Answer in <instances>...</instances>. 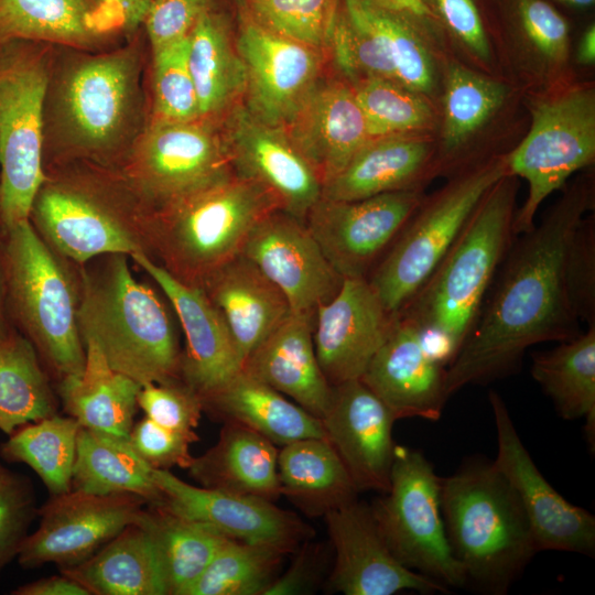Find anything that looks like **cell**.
<instances>
[{
	"label": "cell",
	"mask_w": 595,
	"mask_h": 595,
	"mask_svg": "<svg viewBox=\"0 0 595 595\" xmlns=\"http://www.w3.org/2000/svg\"><path fill=\"white\" fill-rule=\"evenodd\" d=\"M593 206V180L578 177L538 226L512 242L472 332L446 367L448 398L467 385L513 374L533 345L581 333L564 269L571 238Z\"/></svg>",
	"instance_id": "cell-1"
},
{
	"label": "cell",
	"mask_w": 595,
	"mask_h": 595,
	"mask_svg": "<svg viewBox=\"0 0 595 595\" xmlns=\"http://www.w3.org/2000/svg\"><path fill=\"white\" fill-rule=\"evenodd\" d=\"M141 62L137 47L74 55L51 72L44 104V147L56 165L119 170L140 137Z\"/></svg>",
	"instance_id": "cell-2"
},
{
	"label": "cell",
	"mask_w": 595,
	"mask_h": 595,
	"mask_svg": "<svg viewBox=\"0 0 595 595\" xmlns=\"http://www.w3.org/2000/svg\"><path fill=\"white\" fill-rule=\"evenodd\" d=\"M518 183L505 175L483 197L434 271L397 314L424 334L445 367L472 332L513 242Z\"/></svg>",
	"instance_id": "cell-3"
},
{
	"label": "cell",
	"mask_w": 595,
	"mask_h": 595,
	"mask_svg": "<svg viewBox=\"0 0 595 595\" xmlns=\"http://www.w3.org/2000/svg\"><path fill=\"white\" fill-rule=\"evenodd\" d=\"M127 255L78 266V327L109 366L141 387L181 379L182 349L161 296L132 274Z\"/></svg>",
	"instance_id": "cell-4"
},
{
	"label": "cell",
	"mask_w": 595,
	"mask_h": 595,
	"mask_svg": "<svg viewBox=\"0 0 595 595\" xmlns=\"http://www.w3.org/2000/svg\"><path fill=\"white\" fill-rule=\"evenodd\" d=\"M46 172L29 216L41 238L76 266L110 253L150 256L151 210L118 170Z\"/></svg>",
	"instance_id": "cell-5"
},
{
	"label": "cell",
	"mask_w": 595,
	"mask_h": 595,
	"mask_svg": "<svg viewBox=\"0 0 595 595\" xmlns=\"http://www.w3.org/2000/svg\"><path fill=\"white\" fill-rule=\"evenodd\" d=\"M441 510L467 583L485 592L505 594L538 552L519 498L494 462L441 478Z\"/></svg>",
	"instance_id": "cell-6"
},
{
	"label": "cell",
	"mask_w": 595,
	"mask_h": 595,
	"mask_svg": "<svg viewBox=\"0 0 595 595\" xmlns=\"http://www.w3.org/2000/svg\"><path fill=\"white\" fill-rule=\"evenodd\" d=\"M279 209L280 203L266 187L232 172L151 212L150 257L176 280L201 288L241 253L257 223Z\"/></svg>",
	"instance_id": "cell-7"
},
{
	"label": "cell",
	"mask_w": 595,
	"mask_h": 595,
	"mask_svg": "<svg viewBox=\"0 0 595 595\" xmlns=\"http://www.w3.org/2000/svg\"><path fill=\"white\" fill-rule=\"evenodd\" d=\"M54 251L30 220L3 234L6 303L20 332L61 380L82 372L86 349L78 327V269Z\"/></svg>",
	"instance_id": "cell-8"
},
{
	"label": "cell",
	"mask_w": 595,
	"mask_h": 595,
	"mask_svg": "<svg viewBox=\"0 0 595 595\" xmlns=\"http://www.w3.org/2000/svg\"><path fill=\"white\" fill-rule=\"evenodd\" d=\"M51 75L44 43H0V228L29 220L46 177L44 104Z\"/></svg>",
	"instance_id": "cell-9"
},
{
	"label": "cell",
	"mask_w": 595,
	"mask_h": 595,
	"mask_svg": "<svg viewBox=\"0 0 595 595\" xmlns=\"http://www.w3.org/2000/svg\"><path fill=\"white\" fill-rule=\"evenodd\" d=\"M505 158L458 174L423 199L367 277L385 309L396 316L419 291L454 244L486 193L507 175Z\"/></svg>",
	"instance_id": "cell-10"
},
{
	"label": "cell",
	"mask_w": 595,
	"mask_h": 595,
	"mask_svg": "<svg viewBox=\"0 0 595 595\" xmlns=\"http://www.w3.org/2000/svg\"><path fill=\"white\" fill-rule=\"evenodd\" d=\"M370 506L391 553L405 567L447 587L467 583L441 510V478L416 450L396 445L389 488Z\"/></svg>",
	"instance_id": "cell-11"
},
{
	"label": "cell",
	"mask_w": 595,
	"mask_h": 595,
	"mask_svg": "<svg viewBox=\"0 0 595 595\" xmlns=\"http://www.w3.org/2000/svg\"><path fill=\"white\" fill-rule=\"evenodd\" d=\"M531 113L528 134L504 156L508 175L522 177L529 186L513 217L516 236L531 230L543 201L595 158V94L591 87L553 93L536 101Z\"/></svg>",
	"instance_id": "cell-12"
},
{
	"label": "cell",
	"mask_w": 595,
	"mask_h": 595,
	"mask_svg": "<svg viewBox=\"0 0 595 595\" xmlns=\"http://www.w3.org/2000/svg\"><path fill=\"white\" fill-rule=\"evenodd\" d=\"M118 171L151 212L234 172L221 133L202 119L154 120Z\"/></svg>",
	"instance_id": "cell-13"
},
{
	"label": "cell",
	"mask_w": 595,
	"mask_h": 595,
	"mask_svg": "<svg viewBox=\"0 0 595 595\" xmlns=\"http://www.w3.org/2000/svg\"><path fill=\"white\" fill-rule=\"evenodd\" d=\"M424 199L420 187L342 202L321 196L305 225L343 278H365Z\"/></svg>",
	"instance_id": "cell-14"
},
{
	"label": "cell",
	"mask_w": 595,
	"mask_h": 595,
	"mask_svg": "<svg viewBox=\"0 0 595 595\" xmlns=\"http://www.w3.org/2000/svg\"><path fill=\"white\" fill-rule=\"evenodd\" d=\"M147 502L136 495L78 490L51 498L37 510L40 522L22 542L17 561L24 569L75 566L136 522Z\"/></svg>",
	"instance_id": "cell-15"
},
{
	"label": "cell",
	"mask_w": 595,
	"mask_h": 595,
	"mask_svg": "<svg viewBox=\"0 0 595 595\" xmlns=\"http://www.w3.org/2000/svg\"><path fill=\"white\" fill-rule=\"evenodd\" d=\"M488 399L498 443L494 464L517 494L538 552L553 550L593 556L594 516L567 501L549 484L521 442L504 399L494 390Z\"/></svg>",
	"instance_id": "cell-16"
},
{
	"label": "cell",
	"mask_w": 595,
	"mask_h": 595,
	"mask_svg": "<svg viewBox=\"0 0 595 595\" xmlns=\"http://www.w3.org/2000/svg\"><path fill=\"white\" fill-rule=\"evenodd\" d=\"M221 133L234 172L266 187L281 210L305 220L322 196V182L286 130L256 117L245 104L225 117Z\"/></svg>",
	"instance_id": "cell-17"
},
{
	"label": "cell",
	"mask_w": 595,
	"mask_h": 595,
	"mask_svg": "<svg viewBox=\"0 0 595 595\" xmlns=\"http://www.w3.org/2000/svg\"><path fill=\"white\" fill-rule=\"evenodd\" d=\"M237 50L247 75L245 106L262 121L286 128L318 82L320 50L242 18Z\"/></svg>",
	"instance_id": "cell-18"
},
{
	"label": "cell",
	"mask_w": 595,
	"mask_h": 595,
	"mask_svg": "<svg viewBox=\"0 0 595 595\" xmlns=\"http://www.w3.org/2000/svg\"><path fill=\"white\" fill-rule=\"evenodd\" d=\"M334 551L327 586L345 595L445 592L443 584L402 565L387 547L370 506L351 500L324 515Z\"/></svg>",
	"instance_id": "cell-19"
},
{
	"label": "cell",
	"mask_w": 595,
	"mask_h": 595,
	"mask_svg": "<svg viewBox=\"0 0 595 595\" xmlns=\"http://www.w3.org/2000/svg\"><path fill=\"white\" fill-rule=\"evenodd\" d=\"M241 253L283 292L292 313L312 318L344 281L305 223L280 209L257 223Z\"/></svg>",
	"instance_id": "cell-20"
},
{
	"label": "cell",
	"mask_w": 595,
	"mask_h": 595,
	"mask_svg": "<svg viewBox=\"0 0 595 595\" xmlns=\"http://www.w3.org/2000/svg\"><path fill=\"white\" fill-rule=\"evenodd\" d=\"M153 479L162 495L156 506L203 523L229 539L275 543L296 550L314 536L307 523L279 508L274 501L194 486L167 469L153 468Z\"/></svg>",
	"instance_id": "cell-21"
},
{
	"label": "cell",
	"mask_w": 595,
	"mask_h": 595,
	"mask_svg": "<svg viewBox=\"0 0 595 595\" xmlns=\"http://www.w3.org/2000/svg\"><path fill=\"white\" fill-rule=\"evenodd\" d=\"M365 278H344L337 294L317 307L312 337L318 364L332 386L360 379L393 324Z\"/></svg>",
	"instance_id": "cell-22"
},
{
	"label": "cell",
	"mask_w": 595,
	"mask_h": 595,
	"mask_svg": "<svg viewBox=\"0 0 595 595\" xmlns=\"http://www.w3.org/2000/svg\"><path fill=\"white\" fill-rule=\"evenodd\" d=\"M130 258L158 284L174 310L185 337L181 379L205 400L244 367L224 318L202 288L176 280L145 253Z\"/></svg>",
	"instance_id": "cell-23"
},
{
	"label": "cell",
	"mask_w": 595,
	"mask_h": 595,
	"mask_svg": "<svg viewBox=\"0 0 595 595\" xmlns=\"http://www.w3.org/2000/svg\"><path fill=\"white\" fill-rule=\"evenodd\" d=\"M394 421L390 409L361 379L333 386L321 418L323 433L358 491L388 490L397 445L392 439Z\"/></svg>",
	"instance_id": "cell-24"
},
{
	"label": "cell",
	"mask_w": 595,
	"mask_h": 595,
	"mask_svg": "<svg viewBox=\"0 0 595 595\" xmlns=\"http://www.w3.org/2000/svg\"><path fill=\"white\" fill-rule=\"evenodd\" d=\"M360 379L396 420L436 421L448 399L446 367L429 350L422 331L399 315Z\"/></svg>",
	"instance_id": "cell-25"
},
{
	"label": "cell",
	"mask_w": 595,
	"mask_h": 595,
	"mask_svg": "<svg viewBox=\"0 0 595 595\" xmlns=\"http://www.w3.org/2000/svg\"><path fill=\"white\" fill-rule=\"evenodd\" d=\"M324 186L371 140L353 86L317 82L285 128Z\"/></svg>",
	"instance_id": "cell-26"
},
{
	"label": "cell",
	"mask_w": 595,
	"mask_h": 595,
	"mask_svg": "<svg viewBox=\"0 0 595 595\" xmlns=\"http://www.w3.org/2000/svg\"><path fill=\"white\" fill-rule=\"evenodd\" d=\"M201 288L224 318L244 364L291 313L283 292L242 253Z\"/></svg>",
	"instance_id": "cell-27"
},
{
	"label": "cell",
	"mask_w": 595,
	"mask_h": 595,
	"mask_svg": "<svg viewBox=\"0 0 595 595\" xmlns=\"http://www.w3.org/2000/svg\"><path fill=\"white\" fill-rule=\"evenodd\" d=\"M313 320L291 312L249 355L242 370L321 419L328 408L333 386L316 357Z\"/></svg>",
	"instance_id": "cell-28"
},
{
	"label": "cell",
	"mask_w": 595,
	"mask_h": 595,
	"mask_svg": "<svg viewBox=\"0 0 595 595\" xmlns=\"http://www.w3.org/2000/svg\"><path fill=\"white\" fill-rule=\"evenodd\" d=\"M349 24L361 37L372 77L400 84L415 93L434 85L431 57L405 14L379 0H340Z\"/></svg>",
	"instance_id": "cell-29"
},
{
	"label": "cell",
	"mask_w": 595,
	"mask_h": 595,
	"mask_svg": "<svg viewBox=\"0 0 595 595\" xmlns=\"http://www.w3.org/2000/svg\"><path fill=\"white\" fill-rule=\"evenodd\" d=\"M432 148L412 134L371 139L322 190V197L351 202L416 188L431 173Z\"/></svg>",
	"instance_id": "cell-30"
},
{
	"label": "cell",
	"mask_w": 595,
	"mask_h": 595,
	"mask_svg": "<svg viewBox=\"0 0 595 595\" xmlns=\"http://www.w3.org/2000/svg\"><path fill=\"white\" fill-rule=\"evenodd\" d=\"M279 447L253 430L224 422L217 442L187 468L199 486L275 501Z\"/></svg>",
	"instance_id": "cell-31"
},
{
	"label": "cell",
	"mask_w": 595,
	"mask_h": 595,
	"mask_svg": "<svg viewBox=\"0 0 595 595\" xmlns=\"http://www.w3.org/2000/svg\"><path fill=\"white\" fill-rule=\"evenodd\" d=\"M203 408L214 419L242 424L278 447L324 436L321 419L244 370L203 400Z\"/></svg>",
	"instance_id": "cell-32"
},
{
	"label": "cell",
	"mask_w": 595,
	"mask_h": 595,
	"mask_svg": "<svg viewBox=\"0 0 595 595\" xmlns=\"http://www.w3.org/2000/svg\"><path fill=\"white\" fill-rule=\"evenodd\" d=\"M84 344L86 359L82 372L58 380L64 412L82 428L129 437L141 386L112 369L93 342Z\"/></svg>",
	"instance_id": "cell-33"
},
{
	"label": "cell",
	"mask_w": 595,
	"mask_h": 595,
	"mask_svg": "<svg viewBox=\"0 0 595 595\" xmlns=\"http://www.w3.org/2000/svg\"><path fill=\"white\" fill-rule=\"evenodd\" d=\"M60 572L90 595H169L158 551L137 521L87 560Z\"/></svg>",
	"instance_id": "cell-34"
},
{
	"label": "cell",
	"mask_w": 595,
	"mask_h": 595,
	"mask_svg": "<svg viewBox=\"0 0 595 595\" xmlns=\"http://www.w3.org/2000/svg\"><path fill=\"white\" fill-rule=\"evenodd\" d=\"M278 475L285 496L309 517L357 499L359 493L340 457L323 437L298 440L280 447Z\"/></svg>",
	"instance_id": "cell-35"
},
{
	"label": "cell",
	"mask_w": 595,
	"mask_h": 595,
	"mask_svg": "<svg viewBox=\"0 0 595 595\" xmlns=\"http://www.w3.org/2000/svg\"><path fill=\"white\" fill-rule=\"evenodd\" d=\"M188 67L202 120L225 117L245 97L244 62L225 19L213 10L188 34Z\"/></svg>",
	"instance_id": "cell-36"
},
{
	"label": "cell",
	"mask_w": 595,
	"mask_h": 595,
	"mask_svg": "<svg viewBox=\"0 0 595 595\" xmlns=\"http://www.w3.org/2000/svg\"><path fill=\"white\" fill-rule=\"evenodd\" d=\"M72 489L101 496L136 495L147 505H155L162 498L153 479V468L140 457L129 437L82 426L77 435Z\"/></svg>",
	"instance_id": "cell-37"
},
{
	"label": "cell",
	"mask_w": 595,
	"mask_h": 595,
	"mask_svg": "<svg viewBox=\"0 0 595 595\" xmlns=\"http://www.w3.org/2000/svg\"><path fill=\"white\" fill-rule=\"evenodd\" d=\"M89 0H0V43L22 40L90 47L111 25Z\"/></svg>",
	"instance_id": "cell-38"
},
{
	"label": "cell",
	"mask_w": 595,
	"mask_h": 595,
	"mask_svg": "<svg viewBox=\"0 0 595 595\" xmlns=\"http://www.w3.org/2000/svg\"><path fill=\"white\" fill-rule=\"evenodd\" d=\"M532 355L531 375L565 420L585 419L592 448L595 441V325Z\"/></svg>",
	"instance_id": "cell-39"
},
{
	"label": "cell",
	"mask_w": 595,
	"mask_h": 595,
	"mask_svg": "<svg viewBox=\"0 0 595 595\" xmlns=\"http://www.w3.org/2000/svg\"><path fill=\"white\" fill-rule=\"evenodd\" d=\"M137 522L150 536L161 561L169 595H187L218 550L229 540L218 531L148 505Z\"/></svg>",
	"instance_id": "cell-40"
},
{
	"label": "cell",
	"mask_w": 595,
	"mask_h": 595,
	"mask_svg": "<svg viewBox=\"0 0 595 595\" xmlns=\"http://www.w3.org/2000/svg\"><path fill=\"white\" fill-rule=\"evenodd\" d=\"M57 400L33 344L9 327L0 336V431L55 414Z\"/></svg>",
	"instance_id": "cell-41"
},
{
	"label": "cell",
	"mask_w": 595,
	"mask_h": 595,
	"mask_svg": "<svg viewBox=\"0 0 595 595\" xmlns=\"http://www.w3.org/2000/svg\"><path fill=\"white\" fill-rule=\"evenodd\" d=\"M80 425L57 413L26 423L8 435L0 456L9 463L28 465L51 496L72 490V476Z\"/></svg>",
	"instance_id": "cell-42"
},
{
	"label": "cell",
	"mask_w": 595,
	"mask_h": 595,
	"mask_svg": "<svg viewBox=\"0 0 595 595\" xmlns=\"http://www.w3.org/2000/svg\"><path fill=\"white\" fill-rule=\"evenodd\" d=\"M294 551L275 543L229 539L187 595H264L284 558Z\"/></svg>",
	"instance_id": "cell-43"
},
{
	"label": "cell",
	"mask_w": 595,
	"mask_h": 595,
	"mask_svg": "<svg viewBox=\"0 0 595 595\" xmlns=\"http://www.w3.org/2000/svg\"><path fill=\"white\" fill-rule=\"evenodd\" d=\"M506 87L462 66L450 69L444 96V163L499 109Z\"/></svg>",
	"instance_id": "cell-44"
},
{
	"label": "cell",
	"mask_w": 595,
	"mask_h": 595,
	"mask_svg": "<svg viewBox=\"0 0 595 595\" xmlns=\"http://www.w3.org/2000/svg\"><path fill=\"white\" fill-rule=\"evenodd\" d=\"M371 139L412 134L428 128L433 111L422 94L383 78H365L353 86Z\"/></svg>",
	"instance_id": "cell-45"
},
{
	"label": "cell",
	"mask_w": 595,
	"mask_h": 595,
	"mask_svg": "<svg viewBox=\"0 0 595 595\" xmlns=\"http://www.w3.org/2000/svg\"><path fill=\"white\" fill-rule=\"evenodd\" d=\"M340 0H248V15L263 28L316 50L327 46Z\"/></svg>",
	"instance_id": "cell-46"
},
{
	"label": "cell",
	"mask_w": 595,
	"mask_h": 595,
	"mask_svg": "<svg viewBox=\"0 0 595 595\" xmlns=\"http://www.w3.org/2000/svg\"><path fill=\"white\" fill-rule=\"evenodd\" d=\"M153 52V111L163 121L201 119L188 67V36Z\"/></svg>",
	"instance_id": "cell-47"
},
{
	"label": "cell",
	"mask_w": 595,
	"mask_h": 595,
	"mask_svg": "<svg viewBox=\"0 0 595 595\" xmlns=\"http://www.w3.org/2000/svg\"><path fill=\"white\" fill-rule=\"evenodd\" d=\"M37 510L32 482L0 462V575L17 559Z\"/></svg>",
	"instance_id": "cell-48"
},
{
	"label": "cell",
	"mask_w": 595,
	"mask_h": 595,
	"mask_svg": "<svg viewBox=\"0 0 595 595\" xmlns=\"http://www.w3.org/2000/svg\"><path fill=\"white\" fill-rule=\"evenodd\" d=\"M137 402L145 416L155 423L184 434L197 435L195 429L204 412L203 401L182 379L142 386Z\"/></svg>",
	"instance_id": "cell-49"
},
{
	"label": "cell",
	"mask_w": 595,
	"mask_h": 595,
	"mask_svg": "<svg viewBox=\"0 0 595 595\" xmlns=\"http://www.w3.org/2000/svg\"><path fill=\"white\" fill-rule=\"evenodd\" d=\"M565 285L571 306L581 322L595 325V219L583 217L565 258Z\"/></svg>",
	"instance_id": "cell-50"
},
{
	"label": "cell",
	"mask_w": 595,
	"mask_h": 595,
	"mask_svg": "<svg viewBox=\"0 0 595 595\" xmlns=\"http://www.w3.org/2000/svg\"><path fill=\"white\" fill-rule=\"evenodd\" d=\"M129 440L140 457L155 469L177 466L187 469L194 461L190 446L199 440L164 428L149 418L134 422Z\"/></svg>",
	"instance_id": "cell-51"
},
{
	"label": "cell",
	"mask_w": 595,
	"mask_h": 595,
	"mask_svg": "<svg viewBox=\"0 0 595 595\" xmlns=\"http://www.w3.org/2000/svg\"><path fill=\"white\" fill-rule=\"evenodd\" d=\"M210 10L213 0H153L144 20L152 51L187 37Z\"/></svg>",
	"instance_id": "cell-52"
},
{
	"label": "cell",
	"mask_w": 595,
	"mask_h": 595,
	"mask_svg": "<svg viewBox=\"0 0 595 595\" xmlns=\"http://www.w3.org/2000/svg\"><path fill=\"white\" fill-rule=\"evenodd\" d=\"M518 14L534 48L550 62H562L569 45L565 19L544 0H518Z\"/></svg>",
	"instance_id": "cell-53"
},
{
	"label": "cell",
	"mask_w": 595,
	"mask_h": 595,
	"mask_svg": "<svg viewBox=\"0 0 595 595\" xmlns=\"http://www.w3.org/2000/svg\"><path fill=\"white\" fill-rule=\"evenodd\" d=\"M448 30L475 56L487 60L489 44L473 0H433Z\"/></svg>",
	"instance_id": "cell-54"
},
{
	"label": "cell",
	"mask_w": 595,
	"mask_h": 595,
	"mask_svg": "<svg viewBox=\"0 0 595 595\" xmlns=\"http://www.w3.org/2000/svg\"><path fill=\"white\" fill-rule=\"evenodd\" d=\"M293 553L289 569L277 576L264 595L309 594L320 583L325 564L323 548L306 540Z\"/></svg>",
	"instance_id": "cell-55"
},
{
	"label": "cell",
	"mask_w": 595,
	"mask_h": 595,
	"mask_svg": "<svg viewBox=\"0 0 595 595\" xmlns=\"http://www.w3.org/2000/svg\"><path fill=\"white\" fill-rule=\"evenodd\" d=\"M113 25L121 26L127 33H133L145 17L153 0H98Z\"/></svg>",
	"instance_id": "cell-56"
},
{
	"label": "cell",
	"mask_w": 595,
	"mask_h": 595,
	"mask_svg": "<svg viewBox=\"0 0 595 595\" xmlns=\"http://www.w3.org/2000/svg\"><path fill=\"white\" fill-rule=\"evenodd\" d=\"M13 595H90L77 581L61 573L25 583L14 588Z\"/></svg>",
	"instance_id": "cell-57"
},
{
	"label": "cell",
	"mask_w": 595,
	"mask_h": 595,
	"mask_svg": "<svg viewBox=\"0 0 595 595\" xmlns=\"http://www.w3.org/2000/svg\"><path fill=\"white\" fill-rule=\"evenodd\" d=\"M388 8L403 13L405 15H412L423 18L430 15V9L424 0H379Z\"/></svg>",
	"instance_id": "cell-58"
},
{
	"label": "cell",
	"mask_w": 595,
	"mask_h": 595,
	"mask_svg": "<svg viewBox=\"0 0 595 595\" xmlns=\"http://www.w3.org/2000/svg\"><path fill=\"white\" fill-rule=\"evenodd\" d=\"M577 60L583 64H591L595 60V28L592 24L582 35L577 48Z\"/></svg>",
	"instance_id": "cell-59"
},
{
	"label": "cell",
	"mask_w": 595,
	"mask_h": 595,
	"mask_svg": "<svg viewBox=\"0 0 595 595\" xmlns=\"http://www.w3.org/2000/svg\"><path fill=\"white\" fill-rule=\"evenodd\" d=\"M6 283H4V267H3V232L0 228V336L9 328L6 322Z\"/></svg>",
	"instance_id": "cell-60"
},
{
	"label": "cell",
	"mask_w": 595,
	"mask_h": 595,
	"mask_svg": "<svg viewBox=\"0 0 595 595\" xmlns=\"http://www.w3.org/2000/svg\"><path fill=\"white\" fill-rule=\"evenodd\" d=\"M558 1H561V2L570 4V6L584 8V7L592 6L595 0H558Z\"/></svg>",
	"instance_id": "cell-61"
}]
</instances>
